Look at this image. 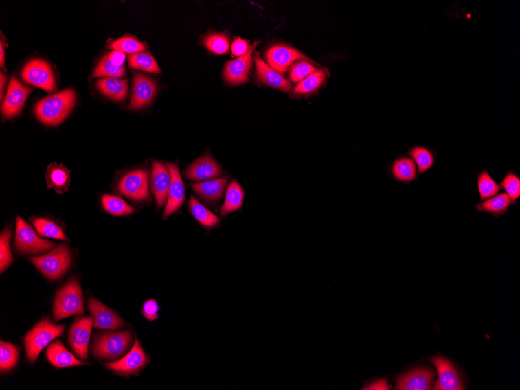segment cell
Listing matches in <instances>:
<instances>
[{
	"label": "cell",
	"instance_id": "1",
	"mask_svg": "<svg viewBox=\"0 0 520 390\" xmlns=\"http://www.w3.org/2000/svg\"><path fill=\"white\" fill-rule=\"evenodd\" d=\"M75 102L74 91L66 89L39 101L35 106L34 113L45 124H60L71 112Z\"/></svg>",
	"mask_w": 520,
	"mask_h": 390
},
{
	"label": "cell",
	"instance_id": "2",
	"mask_svg": "<svg viewBox=\"0 0 520 390\" xmlns=\"http://www.w3.org/2000/svg\"><path fill=\"white\" fill-rule=\"evenodd\" d=\"M132 341L131 330L99 334L93 342V354L98 359L115 360L128 351Z\"/></svg>",
	"mask_w": 520,
	"mask_h": 390
},
{
	"label": "cell",
	"instance_id": "3",
	"mask_svg": "<svg viewBox=\"0 0 520 390\" xmlns=\"http://www.w3.org/2000/svg\"><path fill=\"white\" fill-rule=\"evenodd\" d=\"M64 325H56L45 319L28 332L25 339L27 357L31 363L36 362L38 355L49 343L63 336Z\"/></svg>",
	"mask_w": 520,
	"mask_h": 390
},
{
	"label": "cell",
	"instance_id": "4",
	"mask_svg": "<svg viewBox=\"0 0 520 390\" xmlns=\"http://www.w3.org/2000/svg\"><path fill=\"white\" fill-rule=\"evenodd\" d=\"M82 314H84L83 294L78 282L72 279L56 295L54 306V319L57 322L64 318Z\"/></svg>",
	"mask_w": 520,
	"mask_h": 390
},
{
	"label": "cell",
	"instance_id": "5",
	"mask_svg": "<svg viewBox=\"0 0 520 390\" xmlns=\"http://www.w3.org/2000/svg\"><path fill=\"white\" fill-rule=\"evenodd\" d=\"M72 256L67 244H60L54 251L38 257L31 258L32 263L50 280H57L65 273Z\"/></svg>",
	"mask_w": 520,
	"mask_h": 390
},
{
	"label": "cell",
	"instance_id": "6",
	"mask_svg": "<svg viewBox=\"0 0 520 390\" xmlns=\"http://www.w3.org/2000/svg\"><path fill=\"white\" fill-rule=\"evenodd\" d=\"M56 244L38 236L32 227L20 217L16 218L14 249L17 253L38 255L49 251Z\"/></svg>",
	"mask_w": 520,
	"mask_h": 390
},
{
	"label": "cell",
	"instance_id": "7",
	"mask_svg": "<svg viewBox=\"0 0 520 390\" xmlns=\"http://www.w3.org/2000/svg\"><path fill=\"white\" fill-rule=\"evenodd\" d=\"M21 78L26 83L52 92L56 91V80L49 64L43 60L35 59L23 67Z\"/></svg>",
	"mask_w": 520,
	"mask_h": 390
},
{
	"label": "cell",
	"instance_id": "8",
	"mask_svg": "<svg viewBox=\"0 0 520 390\" xmlns=\"http://www.w3.org/2000/svg\"><path fill=\"white\" fill-rule=\"evenodd\" d=\"M149 364V357L136 339L131 350L125 356L116 362L107 364L106 367L121 376L128 377L139 375L146 366Z\"/></svg>",
	"mask_w": 520,
	"mask_h": 390
},
{
	"label": "cell",
	"instance_id": "9",
	"mask_svg": "<svg viewBox=\"0 0 520 390\" xmlns=\"http://www.w3.org/2000/svg\"><path fill=\"white\" fill-rule=\"evenodd\" d=\"M148 170H139L128 172L120 180L118 185L120 193L134 201L148 200Z\"/></svg>",
	"mask_w": 520,
	"mask_h": 390
},
{
	"label": "cell",
	"instance_id": "10",
	"mask_svg": "<svg viewBox=\"0 0 520 390\" xmlns=\"http://www.w3.org/2000/svg\"><path fill=\"white\" fill-rule=\"evenodd\" d=\"M431 363L436 366L438 372L434 389L436 390H462L464 389L462 378L455 367L445 358L436 356L430 358Z\"/></svg>",
	"mask_w": 520,
	"mask_h": 390
},
{
	"label": "cell",
	"instance_id": "11",
	"mask_svg": "<svg viewBox=\"0 0 520 390\" xmlns=\"http://www.w3.org/2000/svg\"><path fill=\"white\" fill-rule=\"evenodd\" d=\"M31 92L30 87L23 85L15 77L12 78L2 106L4 117L10 119L19 114Z\"/></svg>",
	"mask_w": 520,
	"mask_h": 390
},
{
	"label": "cell",
	"instance_id": "12",
	"mask_svg": "<svg viewBox=\"0 0 520 390\" xmlns=\"http://www.w3.org/2000/svg\"><path fill=\"white\" fill-rule=\"evenodd\" d=\"M268 65L280 74L288 71L289 67L295 61H309L301 51L287 45H278L269 49L266 54Z\"/></svg>",
	"mask_w": 520,
	"mask_h": 390
},
{
	"label": "cell",
	"instance_id": "13",
	"mask_svg": "<svg viewBox=\"0 0 520 390\" xmlns=\"http://www.w3.org/2000/svg\"><path fill=\"white\" fill-rule=\"evenodd\" d=\"M92 325V317L78 318L69 330L70 345L78 357L83 360L87 359Z\"/></svg>",
	"mask_w": 520,
	"mask_h": 390
},
{
	"label": "cell",
	"instance_id": "14",
	"mask_svg": "<svg viewBox=\"0 0 520 390\" xmlns=\"http://www.w3.org/2000/svg\"><path fill=\"white\" fill-rule=\"evenodd\" d=\"M89 306L91 313L93 328L117 330L124 327V319L92 297L89 299Z\"/></svg>",
	"mask_w": 520,
	"mask_h": 390
},
{
	"label": "cell",
	"instance_id": "15",
	"mask_svg": "<svg viewBox=\"0 0 520 390\" xmlns=\"http://www.w3.org/2000/svg\"><path fill=\"white\" fill-rule=\"evenodd\" d=\"M435 372L429 368L414 369L396 380V389L400 390H429L433 382Z\"/></svg>",
	"mask_w": 520,
	"mask_h": 390
},
{
	"label": "cell",
	"instance_id": "16",
	"mask_svg": "<svg viewBox=\"0 0 520 390\" xmlns=\"http://www.w3.org/2000/svg\"><path fill=\"white\" fill-rule=\"evenodd\" d=\"M257 44L258 43L251 46L247 54L227 62L224 78L227 83L242 84L248 82L249 73L253 65V54Z\"/></svg>",
	"mask_w": 520,
	"mask_h": 390
},
{
	"label": "cell",
	"instance_id": "17",
	"mask_svg": "<svg viewBox=\"0 0 520 390\" xmlns=\"http://www.w3.org/2000/svg\"><path fill=\"white\" fill-rule=\"evenodd\" d=\"M156 90V83L147 76L142 73L134 76L130 108L139 109L148 106L153 100Z\"/></svg>",
	"mask_w": 520,
	"mask_h": 390
},
{
	"label": "cell",
	"instance_id": "18",
	"mask_svg": "<svg viewBox=\"0 0 520 390\" xmlns=\"http://www.w3.org/2000/svg\"><path fill=\"white\" fill-rule=\"evenodd\" d=\"M171 181V174L168 167L161 162H155L153 170H152L150 184L157 205L159 207L163 206L168 200Z\"/></svg>",
	"mask_w": 520,
	"mask_h": 390
},
{
	"label": "cell",
	"instance_id": "19",
	"mask_svg": "<svg viewBox=\"0 0 520 390\" xmlns=\"http://www.w3.org/2000/svg\"><path fill=\"white\" fill-rule=\"evenodd\" d=\"M167 167L169 172H170L172 181L170 189H169L167 206L165 213H163L165 217L170 216L171 214L177 212L182 207L185 197V185L178 166L172 164V163H168Z\"/></svg>",
	"mask_w": 520,
	"mask_h": 390
},
{
	"label": "cell",
	"instance_id": "20",
	"mask_svg": "<svg viewBox=\"0 0 520 390\" xmlns=\"http://www.w3.org/2000/svg\"><path fill=\"white\" fill-rule=\"evenodd\" d=\"M222 170L216 161L208 155L197 159L187 168L185 176L192 181H207L221 176Z\"/></svg>",
	"mask_w": 520,
	"mask_h": 390
},
{
	"label": "cell",
	"instance_id": "21",
	"mask_svg": "<svg viewBox=\"0 0 520 390\" xmlns=\"http://www.w3.org/2000/svg\"><path fill=\"white\" fill-rule=\"evenodd\" d=\"M254 60L256 67L257 77H258L262 83L283 91H289L291 90V84L289 81L262 60L257 52L254 56Z\"/></svg>",
	"mask_w": 520,
	"mask_h": 390
},
{
	"label": "cell",
	"instance_id": "22",
	"mask_svg": "<svg viewBox=\"0 0 520 390\" xmlns=\"http://www.w3.org/2000/svg\"><path fill=\"white\" fill-rule=\"evenodd\" d=\"M227 178L213 179L202 183L192 184L191 187L203 200L218 202L226 191Z\"/></svg>",
	"mask_w": 520,
	"mask_h": 390
},
{
	"label": "cell",
	"instance_id": "23",
	"mask_svg": "<svg viewBox=\"0 0 520 390\" xmlns=\"http://www.w3.org/2000/svg\"><path fill=\"white\" fill-rule=\"evenodd\" d=\"M391 176L400 183L410 185L418 177L416 163L409 157L396 159L390 168Z\"/></svg>",
	"mask_w": 520,
	"mask_h": 390
},
{
	"label": "cell",
	"instance_id": "24",
	"mask_svg": "<svg viewBox=\"0 0 520 390\" xmlns=\"http://www.w3.org/2000/svg\"><path fill=\"white\" fill-rule=\"evenodd\" d=\"M49 362L56 369L67 368L85 365L74 356V354L67 350L63 343L56 341L51 345L46 352Z\"/></svg>",
	"mask_w": 520,
	"mask_h": 390
},
{
	"label": "cell",
	"instance_id": "25",
	"mask_svg": "<svg viewBox=\"0 0 520 390\" xmlns=\"http://www.w3.org/2000/svg\"><path fill=\"white\" fill-rule=\"evenodd\" d=\"M245 199V192L242 185L234 179L225 191V199L221 209V216H227L233 212L241 209Z\"/></svg>",
	"mask_w": 520,
	"mask_h": 390
},
{
	"label": "cell",
	"instance_id": "26",
	"mask_svg": "<svg viewBox=\"0 0 520 390\" xmlns=\"http://www.w3.org/2000/svg\"><path fill=\"white\" fill-rule=\"evenodd\" d=\"M512 205L510 197L506 193H501L477 203L476 209L479 212L490 214L495 218H499L504 216Z\"/></svg>",
	"mask_w": 520,
	"mask_h": 390
},
{
	"label": "cell",
	"instance_id": "27",
	"mask_svg": "<svg viewBox=\"0 0 520 390\" xmlns=\"http://www.w3.org/2000/svg\"><path fill=\"white\" fill-rule=\"evenodd\" d=\"M97 87L102 94L115 101H124L128 94V83L125 79L104 78L99 80Z\"/></svg>",
	"mask_w": 520,
	"mask_h": 390
},
{
	"label": "cell",
	"instance_id": "28",
	"mask_svg": "<svg viewBox=\"0 0 520 390\" xmlns=\"http://www.w3.org/2000/svg\"><path fill=\"white\" fill-rule=\"evenodd\" d=\"M408 154L416 163L418 174L427 172L436 164L434 151L422 145H414L408 150Z\"/></svg>",
	"mask_w": 520,
	"mask_h": 390
},
{
	"label": "cell",
	"instance_id": "29",
	"mask_svg": "<svg viewBox=\"0 0 520 390\" xmlns=\"http://www.w3.org/2000/svg\"><path fill=\"white\" fill-rule=\"evenodd\" d=\"M46 179L49 188L54 189L58 193L63 194L68 190L69 172L65 167L52 164L48 168Z\"/></svg>",
	"mask_w": 520,
	"mask_h": 390
},
{
	"label": "cell",
	"instance_id": "30",
	"mask_svg": "<svg viewBox=\"0 0 520 390\" xmlns=\"http://www.w3.org/2000/svg\"><path fill=\"white\" fill-rule=\"evenodd\" d=\"M477 185L481 201L497 195L501 190L500 185L490 176L486 168H483L482 171L477 174Z\"/></svg>",
	"mask_w": 520,
	"mask_h": 390
},
{
	"label": "cell",
	"instance_id": "31",
	"mask_svg": "<svg viewBox=\"0 0 520 390\" xmlns=\"http://www.w3.org/2000/svg\"><path fill=\"white\" fill-rule=\"evenodd\" d=\"M189 206L192 216L196 218L199 223L206 227V228H214L220 223V218L217 215L209 211L194 196H191Z\"/></svg>",
	"mask_w": 520,
	"mask_h": 390
},
{
	"label": "cell",
	"instance_id": "32",
	"mask_svg": "<svg viewBox=\"0 0 520 390\" xmlns=\"http://www.w3.org/2000/svg\"><path fill=\"white\" fill-rule=\"evenodd\" d=\"M128 65L131 68L152 73H161V69L153 56L150 52L140 51L128 57Z\"/></svg>",
	"mask_w": 520,
	"mask_h": 390
},
{
	"label": "cell",
	"instance_id": "33",
	"mask_svg": "<svg viewBox=\"0 0 520 390\" xmlns=\"http://www.w3.org/2000/svg\"><path fill=\"white\" fill-rule=\"evenodd\" d=\"M107 47L114 51L132 55L137 54V52L144 51L147 48V46L136 38L125 36L110 41Z\"/></svg>",
	"mask_w": 520,
	"mask_h": 390
},
{
	"label": "cell",
	"instance_id": "34",
	"mask_svg": "<svg viewBox=\"0 0 520 390\" xmlns=\"http://www.w3.org/2000/svg\"><path fill=\"white\" fill-rule=\"evenodd\" d=\"M102 205L105 211L115 216H124L134 213V209L118 196L104 195L102 197Z\"/></svg>",
	"mask_w": 520,
	"mask_h": 390
},
{
	"label": "cell",
	"instance_id": "35",
	"mask_svg": "<svg viewBox=\"0 0 520 390\" xmlns=\"http://www.w3.org/2000/svg\"><path fill=\"white\" fill-rule=\"evenodd\" d=\"M326 78V73L324 69H319L297 84L294 91L299 95L309 94L317 90L323 84Z\"/></svg>",
	"mask_w": 520,
	"mask_h": 390
},
{
	"label": "cell",
	"instance_id": "36",
	"mask_svg": "<svg viewBox=\"0 0 520 390\" xmlns=\"http://www.w3.org/2000/svg\"><path fill=\"white\" fill-rule=\"evenodd\" d=\"M33 225L38 234L44 237L56 238V240H68L63 230L52 221L44 218H36Z\"/></svg>",
	"mask_w": 520,
	"mask_h": 390
},
{
	"label": "cell",
	"instance_id": "37",
	"mask_svg": "<svg viewBox=\"0 0 520 390\" xmlns=\"http://www.w3.org/2000/svg\"><path fill=\"white\" fill-rule=\"evenodd\" d=\"M19 353L17 348L11 343L1 341L0 345V369L8 371L14 368L19 360Z\"/></svg>",
	"mask_w": 520,
	"mask_h": 390
},
{
	"label": "cell",
	"instance_id": "38",
	"mask_svg": "<svg viewBox=\"0 0 520 390\" xmlns=\"http://www.w3.org/2000/svg\"><path fill=\"white\" fill-rule=\"evenodd\" d=\"M126 73L125 66H116L109 60L107 56L98 63L93 77L95 78H122Z\"/></svg>",
	"mask_w": 520,
	"mask_h": 390
},
{
	"label": "cell",
	"instance_id": "39",
	"mask_svg": "<svg viewBox=\"0 0 520 390\" xmlns=\"http://www.w3.org/2000/svg\"><path fill=\"white\" fill-rule=\"evenodd\" d=\"M500 186L505 190L506 194L510 197L514 205H516L520 197V179L512 171L508 172L501 179Z\"/></svg>",
	"mask_w": 520,
	"mask_h": 390
},
{
	"label": "cell",
	"instance_id": "40",
	"mask_svg": "<svg viewBox=\"0 0 520 390\" xmlns=\"http://www.w3.org/2000/svg\"><path fill=\"white\" fill-rule=\"evenodd\" d=\"M12 231L10 229H5L0 236V270L3 273L13 263V255H12L10 242Z\"/></svg>",
	"mask_w": 520,
	"mask_h": 390
},
{
	"label": "cell",
	"instance_id": "41",
	"mask_svg": "<svg viewBox=\"0 0 520 390\" xmlns=\"http://www.w3.org/2000/svg\"><path fill=\"white\" fill-rule=\"evenodd\" d=\"M206 47L215 54H226L229 50V39L223 34H212L204 40Z\"/></svg>",
	"mask_w": 520,
	"mask_h": 390
},
{
	"label": "cell",
	"instance_id": "42",
	"mask_svg": "<svg viewBox=\"0 0 520 390\" xmlns=\"http://www.w3.org/2000/svg\"><path fill=\"white\" fill-rule=\"evenodd\" d=\"M318 71L312 63L308 61L302 60L297 62L292 67L290 72V79L293 83L299 84L308 76Z\"/></svg>",
	"mask_w": 520,
	"mask_h": 390
},
{
	"label": "cell",
	"instance_id": "43",
	"mask_svg": "<svg viewBox=\"0 0 520 390\" xmlns=\"http://www.w3.org/2000/svg\"><path fill=\"white\" fill-rule=\"evenodd\" d=\"M160 308L159 303L155 299H149L146 301L142 308V315L148 321H155L159 318V312Z\"/></svg>",
	"mask_w": 520,
	"mask_h": 390
},
{
	"label": "cell",
	"instance_id": "44",
	"mask_svg": "<svg viewBox=\"0 0 520 390\" xmlns=\"http://www.w3.org/2000/svg\"><path fill=\"white\" fill-rule=\"evenodd\" d=\"M250 46L247 41L242 38H236L231 45L232 54L236 56L242 57L248 54Z\"/></svg>",
	"mask_w": 520,
	"mask_h": 390
},
{
	"label": "cell",
	"instance_id": "45",
	"mask_svg": "<svg viewBox=\"0 0 520 390\" xmlns=\"http://www.w3.org/2000/svg\"><path fill=\"white\" fill-rule=\"evenodd\" d=\"M109 58V60L112 62L114 65L116 66H124V62L126 60V55L124 54V52L118 51H111L110 54L106 55Z\"/></svg>",
	"mask_w": 520,
	"mask_h": 390
},
{
	"label": "cell",
	"instance_id": "46",
	"mask_svg": "<svg viewBox=\"0 0 520 390\" xmlns=\"http://www.w3.org/2000/svg\"><path fill=\"white\" fill-rule=\"evenodd\" d=\"M5 46L3 44V41H1V44H0V52H1V56H0V64H1V67H4V62H5Z\"/></svg>",
	"mask_w": 520,
	"mask_h": 390
},
{
	"label": "cell",
	"instance_id": "47",
	"mask_svg": "<svg viewBox=\"0 0 520 390\" xmlns=\"http://www.w3.org/2000/svg\"><path fill=\"white\" fill-rule=\"evenodd\" d=\"M0 82H1V99H3V87L5 85V83H7V76L4 75L3 73H1V78H0Z\"/></svg>",
	"mask_w": 520,
	"mask_h": 390
}]
</instances>
